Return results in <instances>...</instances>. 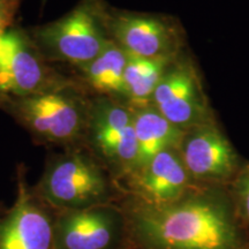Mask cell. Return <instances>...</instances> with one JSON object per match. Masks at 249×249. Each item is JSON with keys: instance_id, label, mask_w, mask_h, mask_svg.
I'll return each instance as SVG.
<instances>
[{"instance_id": "1", "label": "cell", "mask_w": 249, "mask_h": 249, "mask_svg": "<svg viewBox=\"0 0 249 249\" xmlns=\"http://www.w3.org/2000/svg\"><path fill=\"white\" fill-rule=\"evenodd\" d=\"M124 225L134 249H249V229L219 185H194L167 203L135 196Z\"/></svg>"}, {"instance_id": "2", "label": "cell", "mask_w": 249, "mask_h": 249, "mask_svg": "<svg viewBox=\"0 0 249 249\" xmlns=\"http://www.w3.org/2000/svg\"><path fill=\"white\" fill-rule=\"evenodd\" d=\"M104 0H81L58 20L33 29V42L40 51L77 68L93 60L111 42Z\"/></svg>"}, {"instance_id": "3", "label": "cell", "mask_w": 249, "mask_h": 249, "mask_svg": "<svg viewBox=\"0 0 249 249\" xmlns=\"http://www.w3.org/2000/svg\"><path fill=\"white\" fill-rule=\"evenodd\" d=\"M71 89L54 90L0 101L9 113L37 139L51 143H71L89 124V111Z\"/></svg>"}, {"instance_id": "4", "label": "cell", "mask_w": 249, "mask_h": 249, "mask_svg": "<svg viewBox=\"0 0 249 249\" xmlns=\"http://www.w3.org/2000/svg\"><path fill=\"white\" fill-rule=\"evenodd\" d=\"M33 43L13 27L0 36V101L73 87L46 66Z\"/></svg>"}, {"instance_id": "5", "label": "cell", "mask_w": 249, "mask_h": 249, "mask_svg": "<svg viewBox=\"0 0 249 249\" xmlns=\"http://www.w3.org/2000/svg\"><path fill=\"white\" fill-rule=\"evenodd\" d=\"M40 193L50 203L77 210L101 202L107 187L101 169L91 160L70 154L50 165L40 182Z\"/></svg>"}, {"instance_id": "6", "label": "cell", "mask_w": 249, "mask_h": 249, "mask_svg": "<svg viewBox=\"0 0 249 249\" xmlns=\"http://www.w3.org/2000/svg\"><path fill=\"white\" fill-rule=\"evenodd\" d=\"M178 151L193 181L203 185L234 179L241 169L232 143L210 121L186 129Z\"/></svg>"}, {"instance_id": "7", "label": "cell", "mask_w": 249, "mask_h": 249, "mask_svg": "<svg viewBox=\"0 0 249 249\" xmlns=\"http://www.w3.org/2000/svg\"><path fill=\"white\" fill-rule=\"evenodd\" d=\"M95 145L121 172L132 174L138 169L139 148L134 130L133 110L113 102H102L89 114Z\"/></svg>"}, {"instance_id": "8", "label": "cell", "mask_w": 249, "mask_h": 249, "mask_svg": "<svg viewBox=\"0 0 249 249\" xmlns=\"http://www.w3.org/2000/svg\"><path fill=\"white\" fill-rule=\"evenodd\" d=\"M108 33L126 53L142 58H171L174 29L160 15L107 8Z\"/></svg>"}, {"instance_id": "9", "label": "cell", "mask_w": 249, "mask_h": 249, "mask_svg": "<svg viewBox=\"0 0 249 249\" xmlns=\"http://www.w3.org/2000/svg\"><path fill=\"white\" fill-rule=\"evenodd\" d=\"M152 107L180 129L209 123L203 92L194 71L186 66L164 74L151 98Z\"/></svg>"}, {"instance_id": "10", "label": "cell", "mask_w": 249, "mask_h": 249, "mask_svg": "<svg viewBox=\"0 0 249 249\" xmlns=\"http://www.w3.org/2000/svg\"><path fill=\"white\" fill-rule=\"evenodd\" d=\"M130 177L136 197L151 203L178 200L194 186L178 148H170L157 154Z\"/></svg>"}, {"instance_id": "11", "label": "cell", "mask_w": 249, "mask_h": 249, "mask_svg": "<svg viewBox=\"0 0 249 249\" xmlns=\"http://www.w3.org/2000/svg\"><path fill=\"white\" fill-rule=\"evenodd\" d=\"M120 222L113 213L86 208L64 214L53 231L55 249H107L119 238Z\"/></svg>"}, {"instance_id": "12", "label": "cell", "mask_w": 249, "mask_h": 249, "mask_svg": "<svg viewBox=\"0 0 249 249\" xmlns=\"http://www.w3.org/2000/svg\"><path fill=\"white\" fill-rule=\"evenodd\" d=\"M53 229L23 187L11 213L0 222V249H51Z\"/></svg>"}, {"instance_id": "13", "label": "cell", "mask_w": 249, "mask_h": 249, "mask_svg": "<svg viewBox=\"0 0 249 249\" xmlns=\"http://www.w3.org/2000/svg\"><path fill=\"white\" fill-rule=\"evenodd\" d=\"M132 110L139 148L136 169L139 170L160 152L170 148H178L185 130L171 124L151 105Z\"/></svg>"}, {"instance_id": "14", "label": "cell", "mask_w": 249, "mask_h": 249, "mask_svg": "<svg viewBox=\"0 0 249 249\" xmlns=\"http://www.w3.org/2000/svg\"><path fill=\"white\" fill-rule=\"evenodd\" d=\"M171 58H142L127 53L124 96L134 108L148 107Z\"/></svg>"}, {"instance_id": "15", "label": "cell", "mask_w": 249, "mask_h": 249, "mask_svg": "<svg viewBox=\"0 0 249 249\" xmlns=\"http://www.w3.org/2000/svg\"><path fill=\"white\" fill-rule=\"evenodd\" d=\"M127 53L111 40L103 51L85 66L79 67L83 80L93 90L107 95L124 96V74Z\"/></svg>"}, {"instance_id": "16", "label": "cell", "mask_w": 249, "mask_h": 249, "mask_svg": "<svg viewBox=\"0 0 249 249\" xmlns=\"http://www.w3.org/2000/svg\"><path fill=\"white\" fill-rule=\"evenodd\" d=\"M231 195L239 216L249 229V165L240 169L233 179Z\"/></svg>"}, {"instance_id": "17", "label": "cell", "mask_w": 249, "mask_h": 249, "mask_svg": "<svg viewBox=\"0 0 249 249\" xmlns=\"http://www.w3.org/2000/svg\"><path fill=\"white\" fill-rule=\"evenodd\" d=\"M23 0H0V36L13 27Z\"/></svg>"}]
</instances>
